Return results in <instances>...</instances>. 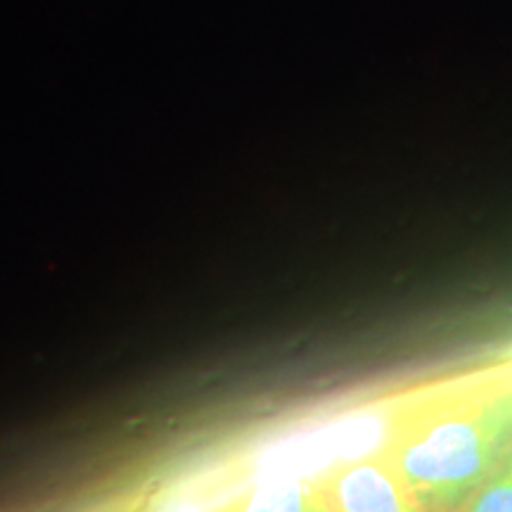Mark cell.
Masks as SVG:
<instances>
[{"instance_id":"3957f363","label":"cell","mask_w":512,"mask_h":512,"mask_svg":"<svg viewBox=\"0 0 512 512\" xmlns=\"http://www.w3.org/2000/svg\"><path fill=\"white\" fill-rule=\"evenodd\" d=\"M335 512H427L380 453L342 460L316 475Z\"/></svg>"},{"instance_id":"5b68a950","label":"cell","mask_w":512,"mask_h":512,"mask_svg":"<svg viewBox=\"0 0 512 512\" xmlns=\"http://www.w3.org/2000/svg\"><path fill=\"white\" fill-rule=\"evenodd\" d=\"M456 512H512V448Z\"/></svg>"},{"instance_id":"8992f818","label":"cell","mask_w":512,"mask_h":512,"mask_svg":"<svg viewBox=\"0 0 512 512\" xmlns=\"http://www.w3.org/2000/svg\"><path fill=\"white\" fill-rule=\"evenodd\" d=\"M233 510H235V508H233ZM233 510H230V512H233Z\"/></svg>"},{"instance_id":"7a4b0ae2","label":"cell","mask_w":512,"mask_h":512,"mask_svg":"<svg viewBox=\"0 0 512 512\" xmlns=\"http://www.w3.org/2000/svg\"><path fill=\"white\" fill-rule=\"evenodd\" d=\"M252 482L254 467L247 456L200 458L166 477L138 512H230Z\"/></svg>"},{"instance_id":"277c9868","label":"cell","mask_w":512,"mask_h":512,"mask_svg":"<svg viewBox=\"0 0 512 512\" xmlns=\"http://www.w3.org/2000/svg\"><path fill=\"white\" fill-rule=\"evenodd\" d=\"M233 512H335L316 477L297 472H261Z\"/></svg>"},{"instance_id":"6da1fadb","label":"cell","mask_w":512,"mask_h":512,"mask_svg":"<svg viewBox=\"0 0 512 512\" xmlns=\"http://www.w3.org/2000/svg\"><path fill=\"white\" fill-rule=\"evenodd\" d=\"M512 448V377L460 384L408 401L375 453L427 512H456Z\"/></svg>"}]
</instances>
